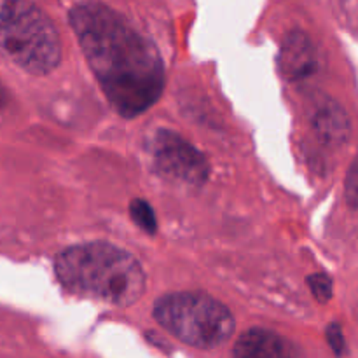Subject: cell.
Listing matches in <instances>:
<instances>
[{"instance_id":"30bf717a","label":"cell","mask_w":358,"mask_h":358,"mask_svg":"<svg viewBox=\"0 0 358 358\" xmlns=\"http://www.w3.org/2000/svg\"><path fill=\"white\" fill-rule=\"evenodd\" d=\"M310 289L313 292L315 299L320 301V303H329L334 292V285H332L331 276L325 275V273H317V275H311L310 280Z\"/></svg>"},{"instance_id":"3957f363","label":"cell","mask_w":358,"mask_h":358,"mask_svg":"<svg viewBox=\"0 0 358 358\" xmlns=\"http://www.w3.org/2000/svg\"><path fill=\"white\" fill-rule=\"evenodd\" d=\"M0 55L34 76L62 59V42L48 14L30 0H0Z\"/></svg>"},{"instance_id":"8992f818","label":"cell","mask_w":358,"mask_h":358,"mask_svg":"<svg viewBox=\"0 0 358 358\" xmlns=\"http://www.w3.org/2000/svg\"><path fill=\"white\" fill-rule=\"evenodd\" d=\"M278 65L283 76L290 80L306 79L317 70V51L311 38L304 31H290L283 38Z\"/></svg>"},{"instance_id":"8fae6325","label":"cell","mask_w":358,"mask_h":358,"mask_svg":"<svg viewBox=\"0 0 358 358\" xmlns=\"http://www.w3.org/2000/svg\"><path fill=\"white\" fill-rule=\"evenodd\" d=\"M346 199L353 208L358 210V157L353 161L346 175Z\"/></svg>"},{"instance_id":"6da1fadb","label":"cell","mask_w":358,"mask_h":358,"mask_svg":"<svg viewBox=\"0 0 358 358\" xmlns=\"http://www.w3.org/2000/svg\"><path fill=\"white\" fill-rule=\"evenodd\" d=\"M70 24L105 96L122 117L143 114L159 100V51L122 14L105 3L83 2L70 10Z\"/></svg>"},{"instance_id":"9c48e42d","label":"cell","mask_w":358,"mask_h":358,"mask_svg":"<svg viewBox=\"0 0 358 358\" xmlns=\"http://www.w3.org/2000/svg\"><path fill=\"white\" fill-rule=\"evenodd\" d=\"M129 215H131L133 222H135L140 229L145 231L147 234H154L157 231L156 213H154L152 206H150L145 199H133L131 205H129Z\"/></svg>"},{"instance_id":"7a4b0ae2","label":"cell","mask_w":358,"mask_h":358,"mask_svg":"<svg viewBox=\"0 0 358 358\" xmlns=\"http://www.w3.org/2000/svg\"><path fill=\"white\" fill-rule=\"evenodd\" d=\"M58 282L70 294L114 306H131L145 292V273L129 252L93 241L65 248L55 259Z\"/></svg>"},{"instance_id":"4fadbf2b","label":"cell","mask_w":358,"mask_h":358,"mask_svg":"<svg viewBox=\"0 0 358 358\" xmlns=\"http://www.w3.org/2000/svg\"><path fill=\"white\" fill-rule=\"evenodd\" d=\"M6 101H7V91H6V87L0 84V107H2V105H6Z\"/></svg>"},{"instance_id":"ba28073f","label":"cell","mask_w":358,"mask_h":358,"mask_svg":"<svg viewBox=\"0 0 358 358\" xmlns=\"http://www.w3.org/2000/svg\"><path fill=\"white\" fill-rule=\"evenodd\" d=\"M233 358H301L292 343L266 329H252L236 341Z\"/></svg>"},{"instance_id":"52a82bcc","label":"cell","mask_w":358,"mask_h":358,"mask_svg":"<svg viewBox=\"0 0 358 358\" xmlns=\"http://www.w3.org/2000/svg\"><path fill=\"white\" fill-rule=\"evenodd\" d=\"M311 126L322 143L329 147H339L350 138L352 124L345 108L331 98L318 100L311 112Z\"/></svg>"},{"instance_id":"5b68a950","label":"cell","mask_w":358,"mask_h":358,"mask_svg":"<svg viewBox=\"0 0 358 358\" xmlns=\"http://www.w3.org/2000/svg\"><path fill=\"white\" fill-rule=\"evenodd\" d=\"M150 156L159 173L173 180L185 182L189 185H201L208 178L206 157L184 136L170 129H159L152 136Z\"/></svg>"},{"instance_id":"277c9868","label":"cell","mask_w":358,"mask_h":358,"mask_svg":"<svg viewBox=\"0 0 358 358\" xmlns=\"http://www.w3.org/2000/svg\"><path fill=\"white\" fill-rule=\"evenodd\" d=\"M154 318L171 336L196 348H215L234 331V318L227 306L203 292L159 297L154 304Z\"/></svg>"},{"instance_id":"7c38bea8","label":"cell","mask_w":358,"mask_h":358,"mask_svg":"<svg viewBox=\"0 0 358 358\" xmlns=\"http://www.w3.org/2000/svg\"><path fill=\"white\" fill-rule=\"evenodd\" d=\"M327 341L329 346L332 348V352L336 353L338 357H341L345 353L346 343H345V336H343V329L339 324H331L327 327Z\"/></svg>"}]
</instances>
